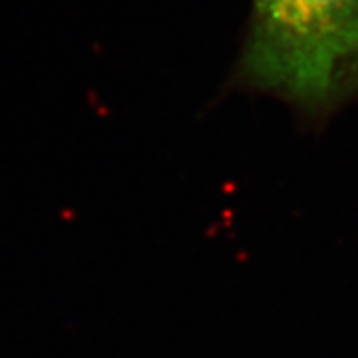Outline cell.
Masks as SVG:
<instances>
[{
    "mask_svg": "<svg viewBox=\"0 0 358 358\" xmlns=\"http://www.w3.org/2000/svg\"><path fill=\"white\" fill-rule=\"evenodd\" d=\"M231 86L327 124L358 102V0H253Z\"/></svg>",
    "mask_w": 358,
    "mask_h": 358,
    "instance_id": "6da1fadb",
    "label": "cell"
}]
</instances>
